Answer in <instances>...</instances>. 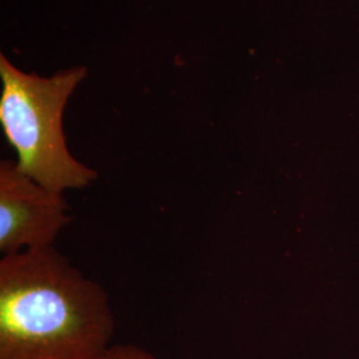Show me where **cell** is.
Wrapping results in <instances>:
<instances>
[{
	"mask_svg": "<svg viewBox=\"0 0 359 359\" xmlns=\"http://www.w3.org/2000/svg\"><path fill=\"white\" fill-rule=\"evenodd\" d=\"M114 332L105 290L53 246L0 259V359H95Z\"/></svg>",
	"mask_w": 359,
	"mask_h": 359,
	"instance_id": "obj_1",
	"label": "cell"
},
{
	"mask_svg": "<svg viewBox=\"0 0 359 359\" xmlns=\"http://www.w3.org/2000/svg\"><path fill=\"white\" fill-rule=\"evenodd\" d=\"M0 77V126L18 168L55 192L90 187L97 172L69 154L62 124L65 104L86 68L44 79L19 71L1 55Z\"/></svg>",
	"mask_w": 359,
	"mask_h": 359,
	"instance_id": "obj_2",
	"label": "cell"
},
{
	"mask_svg": "<svg viewBox=\"0 0 359 359\" xmlns=\"http://www.w3.org/2000/svg\"><path fill=\"white\" fill-rule=\"evenodd\" d=\"M63 193L25 175L16 161L0 163V250L4 255L52 246L71 222Z\"/></svg>",
	"mask_w": 359,
	"mask_h": 359,
	"instance_id": "obj_3",
	"label": "cell"
},
{
	"mask_svg": "<svg viewBox=\"0 0 359 359\" xmlns=\"http://www.w3.org/2000/svg\"><path fill=\"white\" fill-rule=\"evenodd\" d=\"M95 359H156L151 353L133 345L109 346Z\"/></svg>",
	"mask_w": 359,
	"mask_h": 359,
	"instance_id": "obj_4",
	"label": "cell"
}]
</instances>
